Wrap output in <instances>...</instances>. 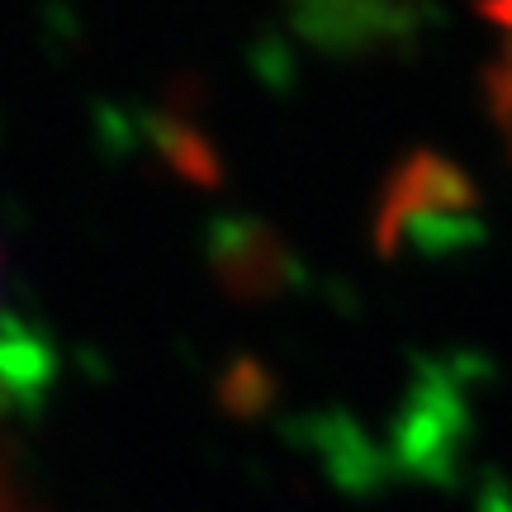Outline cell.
Returning <instances> with one entry per match:
<instances>
[{"mask_svg":"<svg viewBox=\"0 0 512 512\" xmlns=\"http://www.w3.org/2000/svg\"><path fill=\"white\" fill-rule=\"evenodd\" d=\"M0 512H24L19 508V498L10 494V484H5V479H0Z\"/></svg>","mask_w":512,"mask_h":512,"instance_id":"cell-2","label":"cell"},{"mask_svg":"<svg viewBox=\"0 0 512 512\" xmlns=\"http://www.w3.org/2000/svg\"><path fill=\"white\" fill-rule=\"evenodd\" d=\"M484 15L498 29V38H503L494 62V114L512 143V0H484Z\"/></svg>","mask_w":512,"mask_h":512,"instance_id":"cell-1","label":"cell"}]
</instances>
